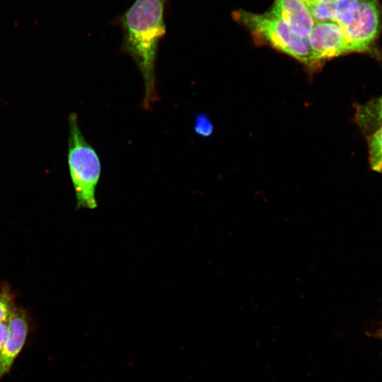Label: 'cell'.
<instances>
[{"label": "cell", "mask_w": 382, "mask_h": 382, "mask_svg": "<svg viewBox=\"0 0 382 382\" xmlns=\"http://www.w3.org/2000/svg\"><path fill=\"white\" fill-rule=\"evenodd\" d=\"M164 6L165 0H135L122 18L125 50L141 74L142 106L146 110L157 100L155 62L159 42L166 34Z\"/></svg>", "instance_id": "6da1fadb"}, {"label": "cell", "mask_w": 382, "mask_h": 382, "mask_svg": "<svg viewBox=\"0 0 382 382\" xmlns=\"http://www.w3.org/2000/svg\"><path fill=\"white\" fill-rule=\"evenodd\" d=\"M69 127L68 164L77 206L94 209L98 207L96 191L101 173L100 161L83 137L75 112L69 116Z\"/></svg>", "instance_id": "7a4b0ae2"}, {"label": "cell", "mask_w": 382, "mask_h": 382, "mask_svg": "<svg viewBox=\"0 0 382 382\" xmlns=\"http://www.w3.org/2000/svg\"><path fill=\"white\" fill-rule=\"evenodd\" d=\"M233 17L254 35L310 67L318 66L313 58L308 39L296 35L283 21L271 15L257 14L243 10Z\"/></svg>", "instance_id": "3957f363"}, {"label": "cell", "mask_w": 382, "mask_h": 382, "mask_svg": "<svg viewBox=\"0 0 382 382\" xmlns=\"http://www.w3.org/2000/svg\"><path fill=\"white\" fill-rule=\"evenodd\" d=\"M340 27L352 52L374 53L382 30V6L379 0H359L347 23Z\"/></svg>", "instance_id": "277c9868"}, {"label": "cell", "mask_w": 382, "mask_h": 382, "mask_svg": "<svg viewBox=\"0 0 382 382\" xmlns=\"http://www.w3.org/2000/svg\"><path fill=\"white\" fill-rule=\"evenodd\" d=\"M316 63L352 53V48L341 28L335 22H317L308 37Z\"/></svg>", "instance_id": "5b68a950"}, {"label": "cell", "mask_w": 382, "mask_h": 382, "mask_svg": "<svg viewBox=\"0 0 382 382\" xmlns=\"http://www.w3.org/2000/svg\"><path fill=\"white\" fill-rule=\"evenodd\" d=\"M8 323V337L0 352V376L10 371L25 343L29 330L28 316L22 308H15Z\"/></svg>", "instance_id": "8992f818"}, {"label": "cell", "mask_w": 382, "mask_h": 382, "mask_svg": "<svg viewBox=\"0 0 382 382\" xmlns=\"http://www.w3.org/2000/svg\"><path fill=\"white\" fill-rule=\"evenodd\" d=\"M270 13L304 39H308L314 25L315 21L305 0H276Z\"/></svg>", "instance_id": "52a82bcc"}, {"label": "cell", "mask_w": 382, "mask_h": 382, "mask_svg": "<svg viewBox=\"0 0 382 382\" xmlns=\"http://www.w3.org/2000/svg\"><path fill=\"white\" fill-rule=\"evenodd\" d=\"M355 119L364 132L372 133L382 126V96L371 99L356 108Z\"/></svg>", "instance_id": "ba28073f"}, {"label": "cell", "mask_w": 382, "mask_h": 382, "mask_svg": "<svg viewBox=\"0 0 382 382\" xmlns=\"http://www.w3.org/2000/svg\"><path fill=\"white\" fill-rule=\"evenodd\" d=\"M368 147L371 168L382 174V126L369 134Z\"/></svg>", "instance_id": "9c48e42d"}, {"label": "cell", "mask_w": 382, "mask_h": 382, "mask_svg": "<svg viewBox=\"0 0 382 382\" xmlns=\"http://www.w3.org/2000/svg\"><path fill=\"white\" fill-rule=\"evenodd\" d=\"M314 21L317 22L332 21L335 19V1L316 3L305 0Z\"/></svg>", "instance_id": "30bf717a"}, {"label": "cell", "mask_w": 382, "mask_h": 382, "mask_svg": "<svg viewBox=\"0 0 382 382\" xmlns=\"http://www.w3.org/2000/svg\"><path fill=\"white\" fill-rule=\"evenodd\" d=\"M15 308L10 293L6 289L2 291L0 293V322L8 321Z\"/></svg>", "instance_id": "8fae6325"}, {"label": "cell", "mask_w": 382, "mask_h": 382, "mask_svg": "<svg viewBox=\"0 0 382 382\" xmlns=\"http://www.w3.org/2000/svg\"><path fill=\"white\" fill-rule=\"evenodd\" d=\"M194 129L198 135L202 137H208L212 134L214 126L207 115L199 113L195 117Z\"/></svg>", "instance_id": "7c38bea8"}, {"label": "cell", "mask_w": 382, "mask_h": 382, "mask_svg": "<svg viewBox=\"0 0 382 382\" xmlns=\"http://www.w3.org/2000/svg\"><path fill=\"white\" fill-rule=\"evenodd\" d=\"M8 335V323L0 322V352L3 349Z\"/></svg>", "instance_id": "4fadbf2b"}, {"label": "cell", "mask_w": 382, "mask_h": 382, "mask_svg": "<svg viewBox=\"0 0 382 382\" xmlns=\"http://www.w3.org/2000/svg\"><path fill=\"white\" fill-rule=\"evenodd\" d=\"M373 335L382 341V325L376 330Z\"/></svg>", "instance_id": "5bb4252c"}, {"label": "cell", "mask_w": 382, "mask_h": 382, "mask_svg": "<svg viewBox=\"0 0 382 382\" xmlns=\"http://www.w3.org/2000/svg\"><path fill=\"white\" fill-rule=\"evenodd\" d=\"M313 2H316V3H324V2H331V1H337V0H310Z\"/></svg>", "instance_id": "9a60e30c"}]
</instances>
